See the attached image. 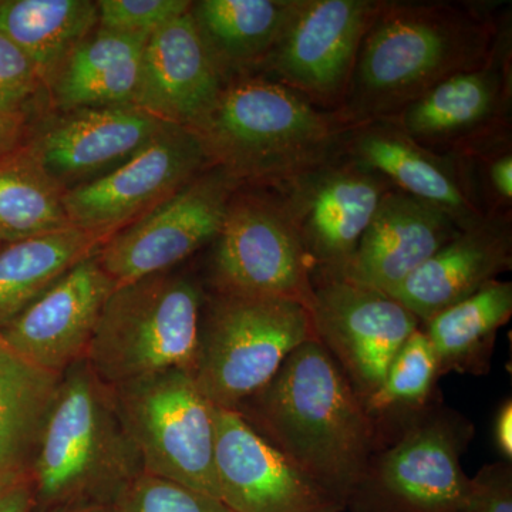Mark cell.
Segmentation results:
<instances>
[{"mask_svg": "<svg viewBox=\"0 0 512 512\" xmlns=\"http://www.w3.org/2000/svg\"><path fill=\"white\" fill-rule=\"evenodd\" d=\"M110 512H234L217 498L143 473L111 505Z\"/></svg>", "mask_w": 512, "mask_h": 512, "instance_id": "obj_31", "label": "cell"}, {"mask_svg": "<svg viewBox=\"0 0 512 512\" xmlns=\"http://www.w3.org/2000/svg\"><path fill=\"white\" fill-rule=\"evenodd\" d=\"M211 245L210 292L285 299L311 308V264L298 228L274 188L239 187Z\"/></svg>", "mask_w": 512, "mask_h": 512, "instance_id": "obj_7", "label": "cell"}, {"mask_svg": "<svg viewBox=\"0 0 512 512\" xmlns=\"http://www.w3.org/2000/svg\"><path fill=\"white\" fill-rule=\"evenodd\" d=\"M168 126L136 106L53 111L32 120L26 148L66 192L110 173Z\"/></svg>", "mask_w": 512, "mask_h": 512, "instance_id": "obj_15", "label": "cell"}, {"mask_svg": "<svg viewBox=\"0 0 512 512\" xmlns=\"http://www.w3.org/2000/svg\"><path fill=\"white\" fill-rule=\"evenodd\" d=\"M117 412L144 473L220 500L215 476L214 406L185 370L111 386Z\"/></svg>", "mask_w": 512, "mask_h": 512, "instance_id": "obj_8", "label": "cell"}, {"mask_svg": "<svg viewBox=\"0 0 512 512\" xmlns=\"http://www.w3.org/2000/svg\"><path fill=\"white\" fill-rule=\"evenodd\" d=\"M96 28L93 0H0V35L32 60L45 87Z\"/></svg>", "mask_w": 512, "mask_h": 512, "instance_id": "obj_28", "label": "cell"}, {"mask_svg": "<svg viewBox=\"0 0 512 512\" xmlns=\"http://www.w3.org/2000/svg\"><path fill=\"white\" fill-rule=\"evenodd\" d=\"M311 339L315 329L302 303L208 292L192 376L212 406L237 410Z\"/></svg>", "mask_w": 512, "mask_h": 512, "instance_id": "obj_6", "label": "cell"}, {"mask_svg": "<svg viewBox=\"0 0 512 512\" xmlns=\"http://www.w3.org/2000/svg\"><path fill=\"white\" fill-rule=\"evenodd\" d=\"M69 227L63 191L43 173L26 146L0 161V245Z\"/></svg>", "mask_w": 512, "mask_h": 512, "instance_id": "obj_29", "label": "cell"}, {"mask_svg": "<svg viewBox=\"0 0 512 512\" xmlns=\"http://www.w3.org/2000/svg\"><path fill=\"white\" fill-rule=\"evenodd\" d=\"M461 512H512V467L510 461L483 466L468 478Z\"/></svg>", "mask_w": 512, "mask_h": 512, "instance_id": "obj_34", "label": "cell"}, {"mask_svg": "<svg viewBox=\"0 0 512 512\" xmlns=\"http://www.w3.org/2000/svg\"><path fill=\"white\" fill-rule=\"evenodd\" d=\"M495 29L471 6L383 3L335 113L350 128L393 119L448 77L487 63Z\"/></svg>", "mask_w": 512, "mask_h": 512, "instance_id": "obj_2", "label": "cell"}, {"mask_svg": "<svg viewBox=\"0 0 512 512\" xmlns=\"http://www.w3.org/2000/svg\"><path fill=\"white\" fill-rule=\"evenodd\" d=\"M116 288L96 252L0 329V336L32 365L62 376L86 359L101 312Z\"/></svg>", "mask_w": 512, "mask_h": 512, "instance_id": "obj_18", "label": "cell"}, {"mask_svg": "<svg viewBox=\"0 0 512 512\" xmlns=\"http://www.w3.org/2000/svg\"><path fill=\"white\" fill-rule=\"evenodd\" d=\"M302 239L313 276H340L393 185L342 156L275 185Z\"/></svg>", "mask_w": 512, "mask_h": 512, "instance_id": "obj_13", "label": "cell"}, {"mask_svg": "<svg viewBox=\"0 0 512 512\" xmlns=\"http://www.w3.org/2000/svg\"><path fill=\"white\" fill-rule=\"evenodd\" d=\"M144 473L143 461L117 412L113 389L86 359L60 376L32 476L35 510L77 505L111 508Z\"/></svg>", "mask_w": 512, "mask_h": 512, "instance_id": "obj_4", "label": "cell"}, {"mask_svg": "<svg viewBox=\"0 0 512 512\" xmlns=\"http://www.w3.org/2000/svg\"><path fill=\"white\" fill-rule=\"evenodd\" d=\"M207 289L168 271L117 286L104 305L86 362L109 386L167 370L194 373Z\"/></svg>", "mask_w": 512, "mask_h": 512, "instance_id": "obj_5", "label": "cell"}, {"mask_svg": "<svg viewBox=\"0 0 512 512\" xmlns=\"http://www.w3.org/2000/svg\"><path fill=\"white\" fill-rule=\"evenodd\" d=\"M215 476L234 512H342L332 495L293 466L235 410L214 407Z\"/></svg>", "mask_w": 512, "mask_h": 512, "instance_id": "obj_17", "label": "cell"}, {"mask_svg": "<svg viewBox=\"0 0 512 512\" xmlns=\"http://www.w3.org/2000/svg\"><path fill=\"white\" fill-rule=\"evenodd\" d=\"M292 6L293 0L192 2V20L224 83L261 72Z\"/></svg>", "mask_w": 512, "mask_h": 512, "instance_id": "obj_25", "label": "cell"}, {"mask_svg": "<svg viewBox=\"0 0 512 512\" xmlns=\"http://www.w3.org/2000/svg\"><path fill=\"white\" fill-rule=\"evenodd\" d=\"M494 439L505 461L512 458V402L505 400L494 421Z\"/></svg>", "mask_w": 512, "mask_h": 512, "instance_id": "obj_37", "label": "cell"}, {"mask_svg": "<svg viewBox=\"0 0 512 512\" xmlns=\"http://www.w3.org/2000/svg\"><path fill=\"white\" fill-rule=\"evenodd\" d=\"M510 39L500 33L491 59L448 77L393 119L417 143L468 153L507 131L511 101Z\"/></svg>", "mask_w": 512, "mask_h": 512, "instance_id": "obj_16", "label": "cell"}, {"mask_svg": "<svg viewBox=\"0 0 512 512\" xmlns=\"http://www.w3.org/2000/svg\"><path fill=\"white\" fill-rule=\"evenodd\" d=\"M33 119L32 113L0 111V161L26 146Z\"/></svg>", "mask_w": 512, "mask_h": 512, "instance_id": "obj_35", "label": "cell"}, {"mask_svg": "<svg viewBox=\"0 0 512 512\" xmlns=\"http://www.w3.org/2000/svg\"><path fill=\"white\" fill-rule=\"evenodd\" d=\"M97 28L117 35L150 37L190 10L191 0H96Z\"/></svg>", "mask_w": 512, "mask_h": 512, "instance_id": "obj_32", "label": "cell"}, {"mask_svg": "<svg viewBox=\"0 0 512 512\" xmlns=\"http://www.w3.org/2000/svg\"><path fill=\"white\" fill-rule=\"evenodd\" d=\"M487 185L493 194L494 208L503 207L507 211V202L512 198V156L510 148H504L501 153L495 151V156L488 160Z\"/></svg>", "mask_w": 512, "mask_h": 512, "instance_id": "obj_36", "label": "cell"}, {"mask_svg": "<svg viewBox=\"0 0 512 512\" xmlns=\"http://www.w3.org/2000/svg\"><path fill=\"white\" fill-rule=\"evenodd\" d=\"M350 130L335 111L264 74L225 83L194 128L212 165L241 187H275L338 160Z\"/></svg>", "mask_w": 512, "mask_h": 512, "instance_id": "obj_3", "label": "cell"}, {"mask_svg": "<svg viewBox=\"0 0 512 512\" xmlns=\"http://www.w3.org/2000/svg\"><path fill=\"white\" fill-rule=\"evenodd\" d=\"M147 40L94 30L47 84L50 110L136 106Z\"/></svg>", "mask_w": 512, "mask_h": 512, "instance_id": "obj_23", "label": "cell"}, {"mask_svg": "<svg viewBox=\"0 0 512 512\" xmlns=\"http://www.w3.org/2000/svg\"><path fill=\"white\" fill-rule=\"evenodd\" d=\"M474 426L444 407L423 409L392 447L373 456L349 507L360 512H461L468 478L461 454Z\"/></svg>", "mask_w": 512, "mask_h": 512, "instance_id": "obj_9", "label": "cell"}, {"mask_svg": "<svg viewBox=\"0 0 512 512\" xmlns=\"http://www.w3.org/2000/svg\"><path fill=\"white\" fill-rule=\"evenodd\" d=\"M460 231L446 211L392 188L345 271L335 278L389 295Z\"/></svg>", "mask_w": 512, "mask_h": 512, "instance_id": "obj_20", "label": "cell"}, {"mask_svg": "<svg viewBox=\"0 0 512 512\" xmlns=\"http://www.w3.org/2000/svg\"><path fill=\"white\" fill-rule=\"evenodd\" d=\"M35 510L30 484L19 485L0 495V512H32Z\"/></svg>", "mask_w": 512, "mask_h": 512, "instance_id": "obj_38", "label": "cell"}, {"mask_svg": "<svg viewBox=\"0 0 512 512\" xmlns=\"http://www.w3.org/2000/svg\"><path fill=\"white\" fill-rule=\"evenodd\" d=\"M0 248H2V245H0Z\"/></svg>", "mask_w": 512, "mask_h": 512, "instance_id": "obj_40", "label": "cell"}, {"mask_svg": "<svg viewBox=\"0 0 512 512\" xmlns=\"http://www.w3.org/2000/svg\"><path fill=\"white\" fill-rule=\"evenodd\" d=\"M345 154L382 175L396 190L446 211L461 229L477 224L487 215L471 190L463 157L441 156L390 121L352 128Z\"/></svg>", "mask_w": 512, "mask_h": 512, "instance_id": "obj_19", "label": "cell"}, {"mask_svg": "<svg viewBox=\"0 0 512 512\" xmlns=\"http://www.w3.org/2000/svg\"><path fill=\"white\" fill-rule=\"evenodd\" d=\"M45 83L35 64L8 37L0 35V111H23L36 116L46 103Z\"/></svg>", "mask_w": 512, "mask_h": 512, "instance_id": "obj_33", "label": "cell"}, {"mask_svg": "<svg viewBox=\"0 0 512 512\" xmlns=\"http://www.w3.org/2000/svg\"><path fill=\"white\" fill-rule=\"evenodd\" d=\"M235 412L343 508L375 456L376 423L332 355L311 339Z\"/></svg>", "mask_w": 512, "mask_h": 512, "instance_id": "obj_1", "label": "cell"}, {"mask_svg": "<svg viewBox=\"0 0 512 512\" xmlns=\"http://www.w3.org/2000/svg\"><path fill=\"white\" fill-rule=\"evenodd\" d=\"M110 235L76 227L12 242L0 248V329L26 311L73 266L89 258Z\"/></svg>", "mask_w": 512, "mask_h": 512, "instance_id": "obj_26", "label": "cell"}, {"mask_svg": "<svg viewBox=\"0 0 512 512\" xmlns=\"http://www.w3.org/2000/svg\"><path fill=\"white\" fill-rule=\"evenodd\" d=\"M511 315L512 284L495 279L427 320L424 333L436 356L439 375L487 373L495 336Z\"/></svg>", "mask_w": 512, "mask_h": 512, "instance_id": "obj_27", "label": "cell"}, {"mask_svg": "<svg viewBox=\"0 0 512 512\" xmlns=\"http://www.w3.org/2000/svg\"><path fill=\"white\" fill-rule=\"evenodd\" d=\"M312 281L309 313L316 339L365 402L421 322L386 293L332 276H313Z\"/></svg>", "mask_w": 512, "mask_h": 512, "instance_id": "obj_14", "label": "cell"}, {"mask_svg": "<svg viewBox=\"0 0 512 512\" xmlns=\"http://www.w3.org/2000/svg\"><path fill=\"white\" fill-rule=\"evenodd\" d=\"M212 167L194 130L170 124L110 173L63 192L72 227L113 237Z\"/></svg>", "mask_w": 512, "mask_h": 512, "instance_id": "obj_11", "label": "cell"}, {"mask_svg": "<svg viewBox=\"0 0 512 512\" xmlns=\"http://www.w3.org/2000/svg\"><path fill=\"white\" fill-rule=\"evenodd\" d=\"M439 376L429 338L419 328L393 357L376 392L363 402L366 412L375 423L377 417L394 413H419Z\"/></svg>", "mask_w": 512, "mask_h": 512, "instance_id": "obj_30", "label": "cell"}, {"mask_svg": "<svg viewBox=\"0 0 512 512\" xmlns=\"http://www.w3.org/2000/svg\"><path fill=\"white\" fill-rule=\"evenodd\" d=\"M60 375L40 369L0 336V495L30 484Z\"/></svg>", "mask_w": 512, "mask_h": 512, "instance_id": "obj_24", "label": "cell"}, {"mask_svg": "<svg viewBox=\"0 0 512 512\" xmlns=\"http://www.w3.org/2000/svg\"><path fill=\"white\" fill-rule=\"evenodd\" d=\"M239 187L227 171L212 165L156 210L114 234L97 251L101 268L116 286L174 271L214 242Z\"/></svg>", "mask_w": 512, "mask_h": 512, "instance_id": "obj_12", "label": "cell"}, {"mask_svg": "<svg viewBox=\"0 0 512 512\" xmlns=\"http://www.w3.org/2000/svg\"><path fill=\"white\" fill-rule=\"evenodd\" d=\"M384 2L293 0L261 72L319 109L336 111L348 93L363 37Z\"/></svg>", "mask_w": 512, "mask_h": 512, "instance_id": "obj_10", "label": "cell"}, {"mask_svg": "<svg viewBox=\"0 0 512 512\" xmlns=\"http://www.w3.org/2000/svg\"><path fill=\"white\" fill-rule=\"evenodd\" d=\"M52 512H110V508L101 505H77V507L62 508Z\"/></svg>", "mask_w": 512, "mask_h": 512, "instance_id": "obj_39", "label": "cell"}, {"mask_svg": "<svg viewBox=\"0 0 512 512\" xmlns=\"http://www.w3.org/2000/svg\"><path fill=\"white\" fill-rule=\"evenodd\" d=\"M512 266L510 211L491 212L431 255L389 296L421 323L464 301Z\"/></svg>", "mask_w": 512, "mask_h": 512, "instance_id": "obj_21", "label": "cell"}, {"mask_svg": "<svg viewBox=\"0 0 512 512\" xmlns=\"http://www.w3.org/2000/svg\"><path fill=\"white\" fill-rule=\"evenodd\" d=\"M224 84L188 10L148 37L136 107L164 123L194 130L217 103Z\"/></svg>", "mask_w": 512, "mask_h": 512, "instance_id": "obj_22", "label": "cell"}]
</instances>
